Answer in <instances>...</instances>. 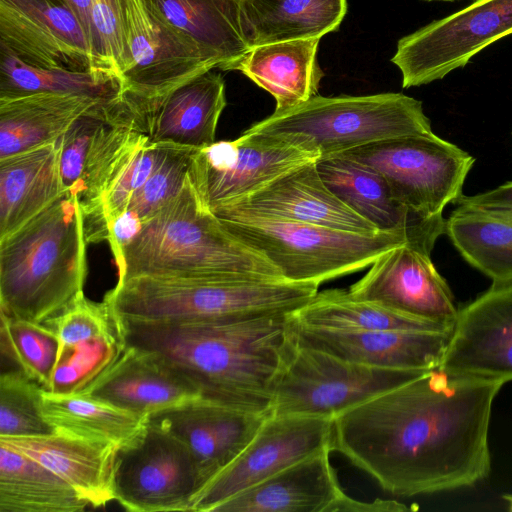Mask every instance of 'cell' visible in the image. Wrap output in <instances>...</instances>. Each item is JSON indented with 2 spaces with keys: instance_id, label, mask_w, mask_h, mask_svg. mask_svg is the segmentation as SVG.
<instances>
[{
  "instance_id": "obj_30",
  "label": "cell",
  "mask_w": 512,
  "mask_h": 512,
  "mask_svg": "<svg viewBox=\"0 0 512 512\" xmlns=\"http://www.w3.org/2000/svg\"><path fill=\"white\" fill-rule=\"evenodd\" d=\"M163 18L218 64L230 67L251 49L242 0H151Z\"/></svg>"
},
{
  "instance_id": "obj_15",
  "label": "cell",
  "mask_w": 512,
  "mask_h": 512,
  "mask_svg": "<svg viewBox=\"0 0 512 512\" xmlns=\"http://www.w3.org/2000/svg\"><path fill=\"white\" fill-rule=\"evenodd\" d=\"M313 153L269 143L242 133L231 141L198 149L188 173L205 209L231 203L258 190L282 174L318 160Z\"/></svg>"
},
{
  "instance_id": "obj_6",
  "label": "cell",
  "mask_w": 512,
  "mask_h": 512,
  "mask_svg": "<svg viewBox=\"0 0 512 512\" xmlns=\"http://www.w3.org/2000/svg\"><path fill=\"white\" fill-rule=\"evenodd\" d=\"M422 102L403 93L313 96L274 111L243 134L320 158L390 138L431 133Z\"/></svg>"
},
{
  "instance_id": "obj_13",
  "label": "cell",
  "mask_w": 512,
  "mask_h": 512,
  "mask_svg": "<svg viewBox=\"0 0 512 512\" xmlns=\"http://www.w3.org/2000/svg\"><path fill=\"white\" fill-rule=\"evenodd\" d=\"M130 65L120 94L154 104L218 64L171 26L151 0H122Z\"/></svg>"
},
{
  "instance_id": "obj_40",
  "label": "cell",
  "mask_w": 512,
  "mask_h": 512,
  "mask_svg": "<svg viewBox=\"0 0 512 512\" xmlns=\"http://www.w3.org/2000/svg\"><path fill=\"white\" fill-rule=\"evenodd\" d=\"M123 348L120 336L96 337L65 347L58 354L48 391L67 394L83 390Z\"/></svg>"
},
{
  "instance_id": "obj_45",
  "label": "cell",
  "mask_w": 512,
  "mask_h": 512,
  "mask_svg": "<svg viewBox=\"0 0 512 512\" xmlns=\"http://www.w3.org/2000/svg\"><path fill=\"white\" fill-rule=\"evenodd\" d=\"M409 508L395 500L375 499L372 502H362L351 498L344 492L330 506L328 512H401Z\"/></svg>"
},
{
  "instance_id": "obj_32",
  "label": "cell",
  "mask_w": 512,
  "mask_h": 512,
  "mask_svg": "<svg viewBox=\"0 0 512 512\" xmlns=\"http://www.w3.org/2000/svg\"><path fill=\"white\" fill-rule=\"evenodd\" d=\"M41 409L53 431L114 444L128 443L148 417L83 392L55 393L43 389Z\"/></svg>"
},
{
  "instance_id": "obj_3",
  "label": "cell",
  "mask_w": 512,
  "mask_h": 512,
  "mask_svg": "<svg viewBox=\"0 0 512 512\" xmlns=\"http://www.w3.org/2000/svg\"><path fill=\"white\" fill-rule=\"evenodd\" d=\"M114 259L118 281L134 276L285 280L264 255L202 207L189 176Z\"/></svg>"
},
{
  "instance_id": "obj_18",
  "label": "cell",
  "mask_w": 512,
  "mask_h": 512,
  "mask_svg": "<svg viewBox=\"0 0 512 512\" xmlns=\"http://www.w3.org/2000/svg\"><path fill=\"white\" fill-rule=\"evenodd\" d=\"M316 162L300 165L251 194L218 206L211 212L220 220L263 219L363 234L379 232L330 191L319 174Z\"/></svg>"
},
{
  "instance_id": "obj_29",
  "label": "cell",
  "mask_w": 512,
  "mask_h": 512,
  "mask_svg": "<svg viewBox=\"0 0 512 512\" xmlns=\"http://www.w3.org/2000/svg\"><path fill=\"white\" fill-rule=\"evenodd\" d=\"M101 101L58 93L0 98V159L58 142L85 111Z\"/></svg>"
},
{
  "instance_id": "obj_26",
  "label": "cell",
  "mask_w": 512,
  "mask_h": 512,
  "mask_svg": "<svg viewBox=\"0 0 512 512\" xmlns=\"http://www.w3.org/2000/svg\"><path fill=\"white\" fill-rule=\"evenodd\" d=\"M331 448L304 458L220 504L214 512H328L343 493Z\"/></svg>"
},
{
  "instance_id": "obj_44",
  "label": "cell",
  "mask_w": 512,
  "mask_h": 512,
  "mask_svg": "<svg viewBox=\"0 0 512 512\" xmlns=\"http://www.w3.org/2000/svg\"><path fill=\"white\" fill-rule=\"evenodd\" d=\"M512 223V181L473 196L463 195L457 202Z\"/></svg>"
},
{
  "instance_id": "obj_20",
  "label": "cell",
  "mask_w": 512,
  "mask_h": 512,
  "mask_svg": "<svg viewBox=\"0 0 512 512\" xmlns=\"http://www.w3.org/2000/svg\"><path fill=\"white\" fill-rule=\"evenodd\" d=\"M268 416L199 397L148 419L188 448L204 488L241 454Z\"/></svg>"
},
{
  "instance_id": "obj_10",
  "label": "cell",
  "mask_w": 512,
  "mask_h": 512,
  "mask_svg": "<svg viewBox=\"0 0 512 512\" xmlns=\"http://www.w3.org/2000/svg\"><path fill=\"white\" fill-rule=\"evenodd\" d=\"M424 372L367 366L295 341L276 383L271 414L333 419Z\"/></svg>"
},
{
  "instance_id": "obj_22",
  "label": "cell",
  "mask_w": 512,
  "mask_h": 512,
  "mask_svg": "<svg viewBox=\"0 0 512 512\" xmlns=\"http://www.w3.org/2000/svg\"><path fill=\"white\" fill-rule=\"evenodd\" d=\"M291 320L297 344L339 358L383 369L438 368L451 332L367 330L347 331L311 327Z\"/></svg>"
},
{
  "instance_id": "obj_27",
  "label": "cell",
  "mask_w": 512,
  "mask_h": 512,
  "mask_svg": "<svg viewBox=\"0 0 512 512\" xmlns=\"http://www.w3.org/2000/svg\"><path fill=\"white\" fill-rule=\"evenodd\" d=\"M59 141L0 159V240L65 193Z\"/></svg>"
},
{
  "instance_id": "obj_21",
  "label": "cell",
  "mask_w": 512,
  "mask_h": 512,
  "mask_svg": "<svg viewBox=\"0 0 512 512\" xmlns=\"http://www.w3.org/2000/svg\"><path fill=\"white\" fill-rule=\"evenodd\" d=\"M316 164L330 191L377 230L406 232L416 246L429 253L445 234L444 217L425 218L411 211L372 167L342 154L320 158Z\"/></svg>"
},
{
  "instance_id": "obj_8",
  "label": "cell",
  "mask_w": 512,
  "mask_h": 512,
  "mask_svg": "<svg viewBox=\"0 0 512 512\" xmlns=\"http://www.w3.org/2000/svg\"><path fill=\"white\" fill-rule=\"evenodd\" d=\"M379 172L394 197L425 218L443 217L463 196L475 159L434 132L390 138L339 153Z\"/></svg>"
},
{
  "instance_id": "obj_48",
  "label": "cell",
  "mask_w": 512,
  "mask_h": 512,
  "mask_svg": "<svg viewBox=\"0 0 512 512\" xmlns=\"http://www.w3.org/2000/svg\"><path fill=\"white\" fill-rule=\"evenodd\" d=\"M424 1H444V2H453V1H459V0H424ZM472 1H476V0H472Z\"/></svg>"
},
{
  "instance_id": "obj_23",
  "label": "cell",
  "mask_w": 512,
  "mask_h": 512,
  "mask_svg": "<svg viewBox=\"0 0 512 512\" xmlns=\"http://www.w3.org/2000/svg\"><path fill=\"white\" fill-rule=\"evenodd\" d=\"M79 392L145 417L201 397L161 355L131 345Z\"/></svg>"
},
{
  "instance_id": "obj_16",
  "label": "cell",
  "mask_w": 512,
  "mask_h": 512,
  "mask_svg": "<svg viewBox=\"0 0 512 512\" xmlns=\"http://www.w3.org/2000/svg\"><path fill=\"white\" fill-rule=\"evenodd\" d=\"M347 290L368 301L424 321L454 328L459 309L431 253L405 243L379 256Z\"/></svg>"
},
{
  "instance_id": "obj_43",
  "label": "cell",
  "mask_w": 512,
  "mask_h": 512,
  "mask_svg": "<svg viewBox=\"0 0 512 512\" xmlns=\"http://www.w3.org/2000/svg\"><path fill=\"white\" fill-rule=\"evenodd\" d=\"M45 324L58 337V354L65 347L87 339L120 336L108 303L93 302L84 293Z\"/></svg>"
},
{
  "instance_id": "obj_12",
  "label": "cell",
  "mask_w": 512,
  "mask_h": 512,
  "mask_svg": "<svg viewBox=\"0 0 512 512\" xmlns=\"http://www.w3.org/2000/svg\"><path fill=\"white\" fill-rule=\"evenodd\" d=\"M512 34V0H476L399 39L391 62L402 87L441 80L494 42Z\"/></svg>"
},
{
  "instance_id": "obj_31",
  "label": "cell",
  "mask_w": 512,
  "mask_h": 512,
  "mask_svg": "<svg viewBox=\"0 0 512 512\" xmlns=\"http://www.w3.org/2000/svg\"><path fill=\"white\" fill-rule=\"evenodd\" d=\"M347 0H242V20L249 46L321 38L336 31Z\"/></svg>"
},
{
  "instance_id": "obj_5",
  "label": "cell",
  "mask_w": 512,
  "mask_h": 512,
  "mask_svg": "<svg viewBox=\"0 0 512 512\" xmlns=\"http://www.w3.org/2000/svg\"><path fill=\"white\" fill-rule=\"evenodd\" d=\"M311 282L134 276L104 297L116 323L242 320L291 314L318 292Z\"/></svg>"
},
{
  "instance_id": "obj_38",
  "label": "cell",
  "mask_w": 512,
  "mask_h": 512,
  "mask_svg": "<svg viewBox=\"0 0 512 512\" xmlns=\"http://www.w3.org/2000/svg\"><path fill=\"white\" fill-rule=\"evenodd\" d=\"M170 145L171 143H154L147 140L137 149L98 207L83 215L87 244L107 240L110 224L127 210L132 195L146 182Z\"/></svg>"
},
{
  "instance_id": "obj_36",
  "label": "cell",
  "mask_w": 512,
  "mask_h": 512,
  "mask_svg": "<svg viewBox=\"0 0 512 512\" xmlns=\"http://www.w3.org/2000/svg\"><path fill=\"white\" fill-rule=\"evenodd\" d=\"M34 93L89 96L102 101L120 94V82L107 74L47 69L29 65L0 48V98Z\"/></svg>"
},
{
  "instance_id": "obj_28",
  "label": "cell",
  "mask_w": 512,
  "mask_h": 512,
  "mask_svg": "<svg viewBox=\"0 0 512 512\" xmlns=\"http://www.w3.org/2000/svg\"><path fill=\"white\" fill-rule=\"evenodd\" d=\"M319 38L298 39L252 47L229 71L237 70L285 110L317 95L324 72L317 62Z\"/></svg>"
},
{
  "instance_id": "obj_25",
  "label": "cell",
  "mask_w": 512,
  "mask_h": 512,
  "mask_svg": "<svg viewBox=\"0 0 512 512\" xmlns=\"http://www.w3.org/2000/svg\"><path fill=\"white\" fill-rule=\"evenodd\" d=\"M226 104L225 81L209 70L145 104L141 120L151 142L201 149L215 142Z\"/></svg>"
},
{
  "instance_id": "obj_37",
  "label": "cell",
  "mask_w": 512,
  "mask_h": 512,
  "mask_svg": "<svg viewBox=\"0 0 512 512\" xmlns=\"http://www.w3.org/2000/svg\"><path fill=\"white\" fill-rule=\"evenodd\" d=\"M2 357L32 380L48 390L56 365L59 340L45 323L18 319L0 313Z\"/></svg>"
},
{
  "instance_id": "obj_17",
  "label": "cell",
  "mask_w": 512,
  "mask_h": 512,
  "mask_svg": "<svg viewBox=\"0 0 512 512\" xmlns=\"http://www.w3.org/2000/svg\"><path fill=\"white\" fill-rule=\"evenodd\" d=\"M0 48L29 65L94 72L86 32L65 0H0Z\"/></svg>"
},
{
  "instance_id": "obj_47",
  "label": "cell",
  "mask_w": 512,
  "mask_h": 512,
  "mask_svg": "<svg viewBox=\"0 0 512 512\" xmlns=\"http://www.w3.org/2000/svg\"><path fill=\"white\" fill-rule=\"evenodd\" d=\"M503 498L505 499V501L507 502L508 504V508L510 511H512V494L510 495H504Z\"/></svg>"
},
{
  "instance_id": "obj_24",
  "label": "cell",
  "mask_w": 512,
  "mask_h": 512,
  "mask_svg": "<svg viewBox=\"0 0 512 512\" xmlns=\"http://www.w3.org/2000/svg\"><path fill=\"white\" fill-rule=\"evenodd\" d=\"M0 443L47 467L93 508L115 500L114 469L119 447L114 444L58 431L0 437Z\"/></svg>"
},
{
  "instance_id": "obj_34",
  "label": "cell",
  "mask_w": 512,
  "mask_h": 512,
  "mask_svg": "<svg viewBox=\"0 0 512 512\" xmlns=\"http://www.w3.org/2000/svg\"><path fill=\"white\" fill-rule=\"evenodd\" d=\"M294 322L323 329L367 331L451 332L453 328L399 313L382 305L353 298L347 289H328L291 313Z\"/></svg>"
},
{
  "instance_id": "obj_7",
  "label": "cell",
  "mask_w": 512,
  "mask_h": 512,
  "mask_svg": "<svg viewBox=\"0 0 512 512\" xmlns=\"http://www.w3.org/2000/svg\"><path fill=\"white\" fill-rule=\"evenodd\" d=\"M220 221L230 233L264 255L285 280L292 282L320 285L370 266L395 247L405 243L415 245L401 231L363 234L289 221Z\"/></svg>"
},
{
  "instance_id": "obj_4",
  "label": "cell",
  "mask_w": 512,
  "mask_h": 512,
  "mask_svg": "<svg viewBox=\"0 0 512 512\" xmlns=\"http://www.w3.org/2000/svg\"><path fill=\"white\" fill-rule=\"evenodd\" d=\"M83 213L67 192L0 240V313L46 323L83 294Z\"/></svg>"
},
{
  "instance_id": "obj_33",
  "label": "cell",
  "mask_w": 512,
  "mask_h": 512,
  "mask_svg": "<svg viewBox=\"0 0 512 512\" xmlns=\"http://www.w3.org/2000/svg\"><path fill=\"white\" fill-rule=\"evenodd\" d=\"M88 506L54 472L0 443V512H81Z\"/></svg>"
},
{
  "instance_id": "obj_9",
  "label": "cell",
  "mask_w": 512,
  "mask_h": 512,
  "mask_svg": "<svg viewBox=\"0 0 512 512\" xmlns=\"http://www.w3.org/2000/svg\"><path fill=\"white\" fill-rule=\"evenodd\" d=\"M149 137L134 108L119 94L85 111L60 139L63 190L94 211Z\"/></svg>"
},
{
  "instance_id": "obj_14",
  "label": "cell",
  "mask_w": 512,
  "mask_h": 512,
  "mask_svg": "<svg viewBox=\"0 0 512 512\" xmlns=\"http://www.w3.org/2000/svg\"><path fill=\"white\" fill-rule=\"evenodd\" d=\"M332 424L325 417L269 415L241 454L197 494L191 512H214L238 493L331 448Z\"/></svg>"
},
{
  "instance_id": "obj_41",
  "label": "cell",
  "mask_w": 512,
  "mask_h": 512,
  "mask_svg": "<svg viewBox=\"0 0 512 512\" xmlns=\"http://www.w3.org/2000/svg\"><path fill=\"white\" fill-rule=\"evenodd\" d=\"M92 69L119 82L130 65L122 0H91Z\"/></svg>"
},
{
  "instance_id": "obj_42",
  "label": "cell",
  "mask_w": 512,
  "mask_h": 512,
  "mask_svg": "<svg viewBox=\"0 0 512 512\" xmlns=\"http://www.w3.org/2000/svg\"><path fill=\"white\" fill-rule=\"evenodd\" d=\"M198 149L171 144L146 182L132 195L128 208L142 223L184 188Z\"/></svg>"
},
{
  "instance_id": "obj_11",
  "label": "cell",
  "mask_w": 512,
  "mask_h": 512,
  "mask_svg": "<svg viewBox=\"0 0 512 512\" xmlns=\"http://www.w3.org/2000/svg\"><path fill=\"white\" fill-rule=\"evenodd\" d=\"M204 484L188 448L149 419L116 453L115 501L131 512H191Z\"/></svg>"
},
{
  "instance_id": "obj_19",
  "label": "cell",
  "mask_w": 512,
  "mask_h": 512,
  "mask_svg": "<svg viewBox=\"0 0 512 512\" xmlns=\"http://www.w3.org/2000/svg\"><path fill=\"white\" fill-rule=\"evenodd\" d=\"M438 368L503 384L512 380V282L492 284L459 309Z\"/></svg>"
},
{
  "instance_id": "obj_46",
  "label": "cell",
  "mask_w": 512,
  "mask_h": 512,
  "mask_svg": "<svg viewBox=\"0 0 512 512\" xmlns=\"http://www.w3.org/2000/svg\"><path fill=\"white\" fill-rule=\"evenodd\" d=\"M70 8L74 11L80 20L89 42V49L92 41V26H91V0H65ZM91 56V54H90Z\"/></svg>"
},
{
  "instance_id": "obj_35",
  "label": "cell",
  "mask_w": 512,
  "mask_h": 512,
  "mask_svg": "<svg viewBox=\"0 0 512 512\" xmlns=\"http://www.w3.org/2000/svg\"><path fill=\"white\" fill-rule=\"evenodd\" d=\"M445 234L460 255L493 284L512 282V223L457 205L445 221Z\"/></svg>"
},
{
  "instance_id": "obj_1",
  "label": "cell",
  "mask_w": 512,
  "mask_h": 512,
  "mask_svg": "<svg viewBox=\"0 0 512 512\" xmlns=\"http://www.w3.org/2000/svg\"><path fill=\"white\" fill-rule=\"evenodd\" d=\"M502 386L428 370L335 416L331 449L393 495L472 486L490 472L489 423Z\"/></svg>"
},
{
  "instance_id": "obj_39",
  "label": "cell",
  "mask_w": 512,
  "mask_h": 512,
  "mask_svg": "<svg viewBox=\"0 0 512 512\" xmlns=\"http://www.w3.org/2000/svg\"><path fill=\"white\" fill-rule=\"evenodd\" d=\"M43 387L17 369L0 375V437L53 432L41 409Z\"/></svg>"
},
{
  "instance_id": "obj_2",
  "label": "cell",
  "mask_w": 512,
  "mask_h": 512,
  "mask_svg": "<svg viewBox=\"0 0 512 512\" xmlns=\"http://www.w3.org/2000/svg\"><path fill=\"white\" fill-rule=\"evenodd\" d=\"M116 325L124 345L161 355L201 397L262 415H271L276 383L295 344L290 314Z\"/></svg>"
}]
</instances>
